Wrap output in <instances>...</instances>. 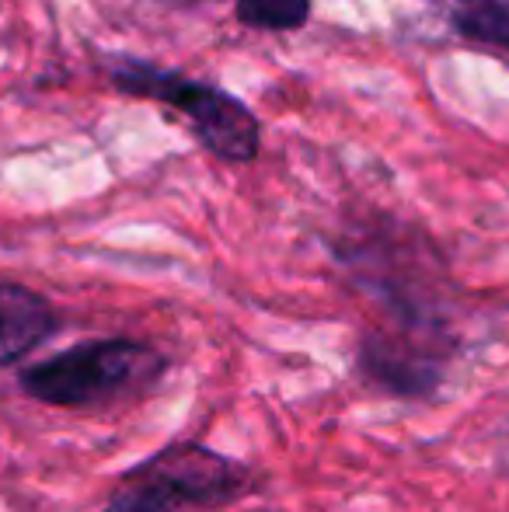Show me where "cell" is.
<instances>
[{"label":"cell","mask_w":509,"mask_h":512,"mask_svg":"<svg viewBox=\"0 0 509 512\" xmlns=\"http://www.w3.org/2000/svg\"><path fill=\"white\" fill-rule=\"evenodd\" d=\"M450 18L464 39L509 53V0H454Z\"/></svg>","instance_id":"cell-6"},{"label":"cell","mask_w":509,"mask_h":512,"mask_svg":"<svg viewBox=\"0 0 509 512\" xmlns=\"http://www.w3.org/2000/svg\"><path fill=\"white\" fill-rule=\"evenodd\" d=\"M168 359L133 338H95L21 370L18 384L28 398L56 408H88L140 394L164 377Z\"/></svg>","instance_id":"cell-2"},{"label":"cell","mask_w":509,"mask_h":512,"mask_svg":"<svg viewBox=\"0 0 509 512\" xmlns=\"http://www.w3.org/2000/svg\"><path fill=\"white\" fill-rule=\"evenodd\" d=\"M105 77L112 88L129 98H147V102H161L178 112L192 126L196 140L220 161L248 164L258 157L262 126L255 112L217 84L196 81V77L136 60V56H109Z\"/></svg>","instance_id":"cell-1"},{"label":"cell","mask_w":509,"mask_h":512,"mask_svg":"<svg viewBox=\"0 0 509 512\" xmlns=\"http://www.w3.org/2000/svg\"><path fill=\"white\" fill-rule=\"evenodd\" d=\"M56 331V310L42 293L0 283V366L18 363Z\"/></svg>","instance_id":"cell-5"},{"label":"cell","mask_w":509,"mask_h":512,"mask_svg":"<svg viewBox=\"0 0 509 512\" xmlns=\"http://www.w3.org/2000/svg\"><path fill=\"white\" fill-rule=\"evenodd\" d=\"M360 366L384 391L422 398L440 384L443 356L436 352V342H422L412 335H370L360 345Z\"/></svg>","instance_id":"cell-4"},{"label":"cell","mask_w":509,"mask_h":512,"mask_svg":"<svg viewBox=\"0 0 509 512\" xmlns=\"http://www.w3.org/2000/svg\"><path fill=\"white\" fill-rule=\"evenodd\" d=\"M252 488L245 464L199 443H175L136 464L105 512H182L234 502Z\"/></svg>","instance_id":"cell-3"},{"label":"cell","mask_w":509,"mask_h":512,"mask_svg":"<svg viewBox=\"0 0 509 512\" xmlns=\"http://www.w3.org/2000/svg\"><path fill=\"white\" fill-rule=\"evenodd\" d=\"M171 4H192V0H171Z\"/></svg>","instance_id":"cell-8"},{"label":"cell","mask_w":509,"mask_h":512,"mask_svg":"<svg viewBox=\"0 0 509 512\" xmlns=\"http://www.w3.org/2000/svg\"><path fill=\"white\" fill-rule=\"evenodd\" d=\"M234 14L252 32H297L311 18V0H238Z\"/></svg>","instance_id":"cell-7"}]
</instances>
